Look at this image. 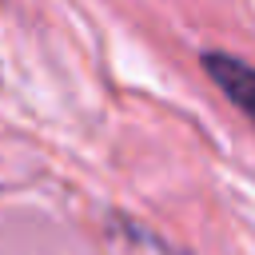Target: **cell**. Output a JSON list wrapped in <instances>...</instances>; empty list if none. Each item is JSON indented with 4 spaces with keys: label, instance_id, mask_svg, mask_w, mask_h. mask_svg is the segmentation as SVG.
Instances as JSON below:
<instances>
[{
    "label": "cell",
    "instance_id": "6da1fadb",
    "mask_svg": "<svg viewBox=\"0 0 255 255\" xmlns=\"http://www.w3.org/2000/svg\"><path fill=\"white\" fill-rule=\"evenodd\" d=\"M203 68L227 92V100L243 116H251V124H255V68L243 64V60H235V56H223V52H207L203 56Z\"/></svg>",
    "mask_w": 255,
    "mask_h": 255
}]
</instances>
